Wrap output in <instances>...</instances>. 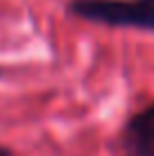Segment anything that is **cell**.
I'll return each instance as SVG.
<instances>
[{"label": "cell", "instance_id": "obj_3", "mask_svg": "<svg viewBox=\"0 0 154 156\" xmlns=\"http://www.w3.org/2000/svg\"><path fill=\"white\" fill-rule=\"evenodd\" d=\"M0 156H12V152H9L7 147H2V145H0Z\"/></svg>", "mask_w": 154, "mask_h": 156}, {"label": "cell", "instance_id": "obj_1", "mask_svg": "<svg viewBox=\"0 0 154 156\" xmlns=\"http://www.w3.org/2000/svg\"><path fill=\"white\" fill-rule=\"evenodd\" d=\"M68 12L107 27L154 32V0H70Z\"/></svg>", "mask_w": 154, "mask_h": 156}, {"label": "cell", "instance_id": "obj_2", "mask_svg": "<svg viewBox=\"0 0 154 156\" xmlns=\"http://www.w3.org/2000/svg\"><path fill=\"white\" fill-rule=\"evenodd\" d=\"M123 156H154V102L127 120L123 129Z\"/></svg>", "mask_w": 154, "mask_h": 156}]
</instances>
